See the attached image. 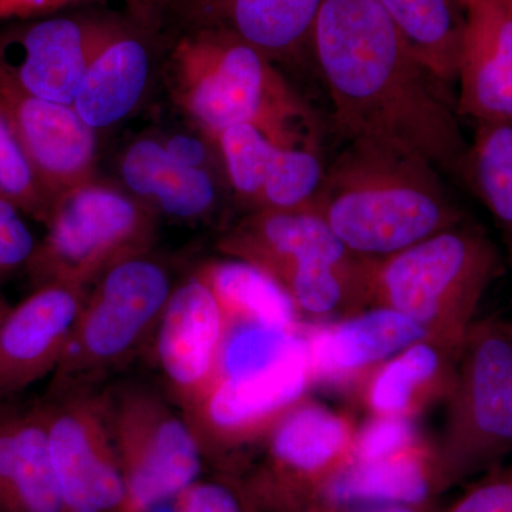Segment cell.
I'll list each match as a JSON object with an SVG mask.
<instances>
[{"instance_id": "cell-1", "label": "cell", "mask_w": 512, "mask_h": 512, "mask_svg": "<svg viewBox=\"0 0 512 512\" xmlns=\"http://www.w3.org/2000/svg\"><path fill=\"white\" fill-rule=\"evenodd\" d=\"M311 55L346 141L394 144L460 175L468 141L456 104L376 0H322Z\"/></svg>"}, {"instance_id": "cell-2", "label": "cell", "mask_w": 512, "mask_h": 512, "mask_svg": "<svg viewBox=\"0 0 512 512\" xmlns=\"http://www.w3.org/2000/svg\"><path fill=\"white\" fill-rule=\"evenodd\" d=\"M313 210L367 259L399 254L464 221L427 158L373 140L348 141L326 167Z\"/></svg>"}, {"instance_id": "cell-3", "label": "cell", "mask_w": 512, "mask_h": 512, "mask_svg": "<svg viewBox=\"0 0 512 512\" xmlns=\"http://www.w3.org/2000/svg\"><path fill=\"white\" fill-rule=\"evenodd\" d=\"M165 83L192 128L212 141L225 128L251 126L279 146L319 151L308 104L274 60L237 36L184 32L168 55Z\"/></svg>"}, {"instance_id": "cell-4", "label": "cell", "mask_w": 512, "mask_h": 512, "mask_svg": "<svg viewBox=\"0 0 512 512\" xmlns=\"http://www.w3.org/2000/svg\"><path fill=\"white\" fill-rule=\"evenodd\" d=\"M218 248L274 278L312 319H343L370 306L375 259L350 251L313 210L248 212Z\"/></svg>"}, {"instance_id": "cell-5", "label": "cell", "mask_w": 512, "mask_h": 512, "mask_svg": "<svg viewBox=\"0 0 512 512\" xmlns=\"http://www.w3.org/2000/svg\"><path fill=\"white\" fill-rule=\"evenodd\" d=\"M500 274V251L483 229L464 220L399 254L375 259L370 306L403 313L427 339L460 350Z\"/></svg>"}, {"instance_id": "cell-6", "label": "cell", "mask_w": 512, "mask_h": 512, "mask_svg": "<svg viewBox=\"0 0 512 512\" xmlns=\"http://www.w3.org/2000/svg\"><path fill=\"white\" fill-rule=\"evenodd\" d=\"M446 400L444 429L431 448L436 495L512 453V319L474 320Z\"/></svg>"}, {"instance_id": "cell-7", "label": "cell", "mask_w": 512, "mask_h": 512, "mask_svg": "<svg viewBox=\"0 0 512 512\" xmlns=\"http://www.w3.org/2000/svg\"><path fill=\"white\" fill-rule=\"evenodd\" d=\"M175 285L156 256L107 269L87 291L49 389H101L153 339Z\"/></svg>"}, {"instance_id": "cell-8", "label": "cell", "mask_w": 512, "mask_h": 512, "mask_svg": "<svg viewBox=\"0 0 512 512\" xmlns=\"http://www.w3.org/2000/svg\"><path fill=\"white\" fill-rule=\"evenodd\" d=\"M157 225L158 215L146 204L96 177L53 202L46 237L26 269L35 286L59 282L89 289L117 262L151 252Z\"/></svg>"}, {"instance_id": "cell-9", "label": "cell", "mask_w": 512, "mask_h": 512, "mask_svg": "<svg viewBox=\"0 0 512 512\" xmlns=\"http://www.w3.org/2000/svg\"><path fill=\"white\" fill-rule=\"evenodd\" d=\"M100 397L123 474L121 512H150L202 477L200 447L168 397L137 380L107 383Z\"/></svg>"}, {"instance_id": "cell-10", "label": "cell", "mask_w": 512, "mask_h": 512, "mask_svg": "<svg viewBox=\"0 0 512 512\" xmlns=\"http://www.w3.org/2000/svg\"><path fill=\"white\" fill-rule=\"evenodd\" d=\"M356 429L345 414L301 400L249 454L238 477L258 512H306L352 456Z\"/></svg>"}, {"instance_id": "cell-11", "label": "cell", "mask_w": 512, "mask_h": 512, "mask_svg": "<svg viewBox=\"0 0 512 512\" xmlns=\"http://www.w3.org/2000/svg\"><path fill=\"white\" fill-rule=\"evenodd\" d=\"M313 383L305 326L281 360L247 375L218 377L194 406L183 412L205 463L238 474L252 450Z\"/></svg>"}, {"instance_id": "cell-12", "label": "cell", "mask_w": 512, "mask_h": 512, "mask_svg": "<svg viewBox=\"0 0 512 512\" xmlns=\"http://www.w3.org/2000/svg\"><path fill=\"white\" fill-rule=\"evenodd\" d=\"M39 402L64 512H121L126 491L100 389H49Z\"/></svg>"}, {"instance_id": "cell-13", "label": "cell", "mask_w": 512, "mask_h": 512, "mask_svg": "<svg viewBox=\"0 0 512 512\" xmlns=\"http://www.w3.org/2000/svg\"><path fill=\"white\" fill-rule=\"evenodd\" d=\"M123 25L80 15L13 26L0 35V73L30 96L73 106L93 60Z\"/></svg>"}, {"instance_id": "cell-14", "label": "cell", "mask_w": 512, "mask_h": 512, "mask_svg": "<svg viewBox=\"0 0 512 512\" xmlns=\"http://www.w3.org/2000/svg\"><path fill=\"white\" fill-rule=\"evenodd\" d=\"M227 323L217 299L200 276L175 285L154 332V356L167 397L190 409L220 376Z\"/></svg>"}, {"instance_id": "cell-15", "label": "cell", "mask_w": 512, "mask_h": 512, "mask_svg": "<svg viewBox=\"0 0 512 512\" xmlns=\"http://www.w3.org/2000/svg\"><path fill=\"white\" fill-rule=\"evenodd\" d=\"M0 101L50 211L64 192L97 177V131L74 106L30 96L2 73Z\"/></svg>"}, {"instance_id": "cell-16", "label": "cell", "mask_w": 512, "mask_h": 512, "mask_svg": "<svg viewBox=\"0 0 512 512\" xmlns=\"http://www.w3.org/2000/svg\"><path fill=\"white\" fill-rule=\"evenodd\" d=\"M225 181L248 212L313 208L326 165L318 150L282 147L251 126L214 138Z\"/></svg>"}, {"instance_id": "cell-17", "label": "cell", "mask_w": 512, "mask_h": 512, "mask_svg": "<svg viewBox=\"0 0 512 512\" xmlns=\"http://www.w3.org/2000/svg\"><path fill=\"white\" fill-rule=\"evenodd\" d=\"M89 289L47 282L0 322V402L55 375Z\"/></svg>"}, {"instance_id": "cell-18", "label": "cell", "mask_w": 512, "mask_h": 512, "mask_svg": "<svg viewBox=\"0 0 512 512\" xmlns=\"http://www.w3.org/2000/svg\"><path fill=\"white\" fill-rule=\"evenodd\" d=\"M466 15L457 113L512 123V8L507 0H458Z\"/></svg>"}, {"instance_id": "cell-19", "label": "cell", "mask_w": 512, "mask_h": 512, "mask_svg": "<svg viewBox=\"0 0 512 512\" xmlns=\"http://www.w3.org/2000/svg\"><path fill=\"white\" fill-rule=\"evenodd\" d=\"M322 0H170L184 32L214 30L251 43L275 63L311 55L313 23Z\"/></svg>"}, {"instance_id": "cell-20", "label": "cell", "mask_w": 512, "mask_h": 512, "mask_svg": "<svg viewBox=\"0 0 512 512\" xmlns=\"http://www.w3.org/2000/svg\"><path fill=\"white\" fill-rule=\"evenodd\" d=\"M313 382L350 386L365 383L383 363L427 333L403 313L373 306L340 322L305 326Z\"/></svg>"}, {"instance_id": "cell-21", "label": "cell", "mask_w": 512, "mask_h": 512, "mask_svg": "<svg viewBox=\"0 0 512 512\" xmlns=\"http://www.w3.org/2000/svg\"><path fill=\"white\" fill-rule=\"evenodd\" d=\"M0 512H64L40 402H0Z\"/></svg>"}, {"instance_id": "cell-22", "label": "cell", "mask_w": 512, "mask_h": 512, "mask_svg": "<svg viewBox=\"0 0 512 512\" xmlns=\"http://www.w3.org/2000/svg\"><path fill=\"white\" fill-rule=\"evenodd\" d=\"M121 187L151 208L158 217L204 220L220 201L221 177L177 163L160 137L131 141L119 160Z\"/></svg>"}, {"instance_id": "cell-23", "label": "cell", "mask_w": 512, "mask_h": 512, "mask_svg": "<svg viewBox=\"0 0 512 512\" xmlns=\"http://www.w3.org/2000/svg\"><path fill=\"white\" fill-rule=\"evenodd\" d=\"M148 37L124 23L93 60L73 104L93 130L116 126L143 103L153 77Z\"/></svg>"}, {"instance_id": "cell-24", "label": "cell", "mask_w": 512, "mask_h": 512, "mask_svg": "<svg viewBox=\"0 0 512 512\" xmlns=\"http://www.w3.org/2000/svg\"><path fill=\"white\" fill-rule=\"evenodd\" d=\"M460 350L419 340L383 363L363 384L373 416L413 417L433 400L447 399Z\"/></svg>"}, {"instance_id": "cell-25", "label": "cell", "mask_w": 512, "mask_h": 512, "mask_svg": "<svg viewBox=\"0 0 512 512\" xmlns=\"http://www.w3.org/2000/svg\"><path fill=\"white\" fill-rule=\"evenodd\" d=\"M434 495L431 448L421 444L382 460L367 463L349 461L330 480L320 503L421 504L429 503Z\"/></svg>"}, {"instance_id": "cell-26", "label": "cell", "mask_w": 512, "mask_h": 512, "mask_svg": "<svg viewBox=\"0 0 512 512\" xmlns=\"http://www.w3.org/2000/svg\"><path fill=\"white\" fill-rule=\"evenodd\" d=\"M220 305L225 323H261L296 332L302 328L298 309L274 278L238 259L211 261L195 271Z\"/></svg>"}, {"instance_id": "cell-27", "label": "cell", "mask_w": 512, "mask_h": 512, "mask_svg": "<svg viewBox=\"0 0 512 512\" xmlns=\"http://www.w3.org/2000/svg\"><path fill=\"white\" fill-rule=\"evenodd\" d=\"M440 83L457 82L466 15L458 0H376Z\"/></svg>"}, {"instance_id": "cell-28", "label": "cell", "mask_w": 512, "mask_h": 512, "mask_svg": "<svg viewBox=\"0 0 512 512\" xmlns=\"http://www.w3.org/2000/svg\"><path fill=\"white\" fill-rule=\"evenodd\" d=\"M460 175L490 211L512 264V123H474Z\"/></svg>"}, {"instance_id": "cell-29", "label": "cell", "mask_w": 512, "mask_h": 512, "mask_svg": "<svg viewBox=\"0 0 512 512\" xmlns=\"http://www.w3.org/2000/svg\"><path fill=\"white\" fill-rule=\"evenodd\" d=\"M301 330L291 332L261 323L228 326L218 377L247 375L274 365L295 346Z\"/></svg>"}, {"instance_id": "cell-30", "label": "cell", "mask_w": 512, "mask_h": 512, "mask_svg": "<svg viewBox=\"0 0 512 512\" xmlns=\"http://www.w3.org/2000/svg\"><path fill=\"white\" fill-rule=\"evenodd\" d=\"M0 195L22 214L46 224L50 204L40 191L28 161L20 150L2 101H0Z\"/></svg>"}, {"instance_id": "cell-31", "label": "cell", "mask_w": 512, "mask_h": 512, "mask_svg": "<svg viewBox=\"0 0 512 512\" xmlns=\"http://www.w3.org/2000/svg\"><path fill=\"white\" fill-rule=\"evenodd\" d=\"M174 512H258L241 478L215 471L200 477L174 498Z\"/></svg>"}, {"instance_id": "cell-32", "label": "cell", "mask_w": 512, "mask_h": 512, "mask_svg": "<svg viewBox=\"0 0 512 512\" xmlns=\"http://www.w3.org/2000/svg\"><path fill=\"white\" fill-rule=\"evenodd\" d=\"M421 444L413 417L373 416L363 429L356 431L350 461L382 460Z\"/></svg>"}, {"instance_id": "cell-33", "label": "cell", "mask_w": 512, "mask_h": 512, "mask_svg": "<svg viewBox=\"0 0 512 512\" xmlns=\"http://www.w3.org/2000/svg\"><path fill=\"white\" fill-rule=\"evenodd\" d=\"M36 245L22 212L0 195V284L28 268Z\"/></svg>"}, {"instance_id": "cell-34", "label": "cell", "mask_w": 512, "mask_h": 512, "mask_svg": "<svg viewBox=\"0 0 512 512\" xmlns=\"http://www.w3.org/2000/svg\"><path fill=\"white\" fill-rule=\"evenodd\" d=\"M441 512H512V466L483 474Z\"/></svg>"}, {"instance_id": "cell-35", "label": "cell", "mask_w": 512, "mask_h": 512, "mask_svg": "<svg viewBox=\"0 0 512 512\" xmlns=\"http://www.w3.org/2000/svg\"><path fill=\"white\" fill-rule=\"evenodd\" d=\"M160 140L167 153L177 163L210 171L225 180L224 167L217 146L200 131H197V134L174 133L160 137Z\"/></svg>"}, {"instance_id": "cell-36", "label": "cell", "mask_w": 512, "mask_h": 512, "mask_svg": "<svg viewBox=\"0 0 512 512\" xmlns=\"http://www.w3.org/2000/svg\"><path fill=\"white\" fill-rule=\"evenodd\" d=\"M94 0H0V19H35Z\"/></svg>"}, {"instance_id": "cell-37", "label": "cell", "mask_w": 512, "mask_h": 512, "mask_svg": "<svg viewBox=\"0 0 512 512\" xmlns=\"http://www.w3.org/2000/svg\"><path fill=\"white\" fill-rule=\"evenodd\" d=\"M131 25L153 36L167 19L170 0H123Z\"/></svg>"}, {"instance_id": "cell-38", "label": "cell", "mask_w": 512, "mask_h": 512, "mask_svg": "<svg viewBox=\"0 0 512 512\" xmlns=\"http://www.w3.org/2000/svg\"><path fill=\"white\" fill-rule=\"evenodd\" d=\"M306 512H439L431 501L421 504H386V505H338L319 503Z\"/></svg>"}, {"instance_id": "cell-39", "label": "cell", "mask_w": 512, "mask_h": 512, "mask_svg": "<svg viewBox=\"0 0 512 512\" xmlns=\"http://www.w3.org/2000/svg\"><path fill=\"white\" fill-rule=\"evenodd\" d=\"M10 306L5 299L0 298V322H2L3 318H5L6 313L9 312Z\"/></svg>"}, {"instance_id": "cell-40", "label": "cell", "mask_w": 512, "mask_h": 512, "mask_svg": "<svg viewBox=\"0 0 512 512\" xmlns=\"http://www.w3.org/2000/svg\"><path fill=\"white\" fill-rule=\"evenodd\" d=\"M507 2L510 3L511 8H512V0H507Z\"/></svg>"}]
</instances>
